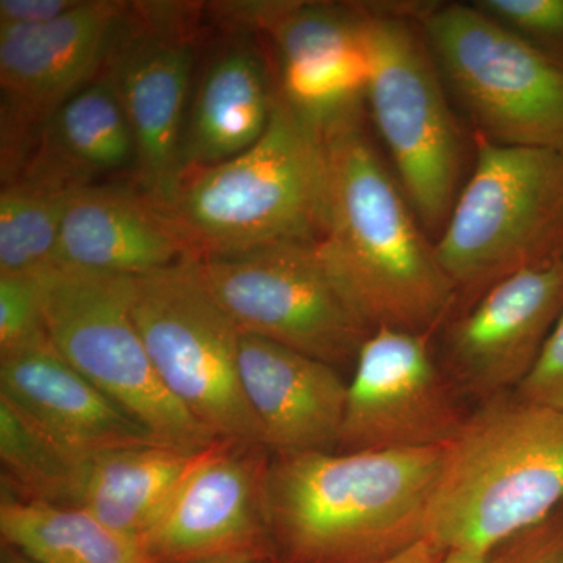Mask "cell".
<instances>
[{
  "label": "cell",
  "mask_w": 563,
  "mask_h": 563,
  "mask_svg": "<svg viewBox=\"0 0 563 563\" xmlns=\"http://www.w3.org/2000/svg\"><path fill=\"white\" fill-rule=\"evenodd\" d=\"M365 99L318 118L328 155L322 262L368 328L435 333L457 312V292L406 192L368 131Z\"/></svg>",
  "instance_id": "1"
},
{
  "label": "cell",
  "mask_w": 563,
  "mask_h": 563,
  "mask_svg": "<svg viewBox=\"0 0 563 563\" xmlns=\"http://www.w3.org/2000/svg\"><path fill=\"white\" fill-rule=\"evenodd\" d=\"M444 448L269 454L273 562L380 563L428 539Z\"/></svg>",
  "instance_id": "2"
},
{
  "label": "cell",
  "mask_w": 563,
  "mask_h": 563,
  "mask_svg": "<svg viewBox=\"0 0 563 563\" xmlns=\"http://www.w3.org/2000/svg\"><path fill=\"white\" fill-rule=\"evenodd\" d=\"M329 169L321 122L279 90L272 122L231 161L184 174L154 201L195 261L291 242H320Z\"/></svg>",
  "instance_id": "3"
},
{
  "label": "cell",
  "mask_w": 563,
  "mask_h": 563,
  "mask_svg": "<svg viewBox=\"0 0 563 563\" xmlns=\"http://www.w3.org/2000/svg\"><path fill=\"white\" fill-rule=\"evenodd\" d=\"M563 509V412L515 391L484 401L444 448L428 539L490 554Z\"/></svg>",
  "instance_id": "4"
},
{
  "label": "cell",
  "mask_w": 563,
  "mask_h": 563,
  "mask_svg": "<svg viewBox=\"0 0 563 563\" xmlns=\"http://www.w3.org/2000/svg\"><path fill=\"white\" fill-rule=\"evenodd\" d=\"M413 7L363 5L365 102L396 179L433 242L465 185L468 146Z\"/></svg>",
  "instance_id": "5"
},
{
  "label": "cell",
  "mask_w": 563,
  "mask_h": 563,
  "mask_svg": "<svg viewBox=\"0 0 563 563\" xmlns=\"http://www.w3.org/2000/svg\"><path fill=\"white\" fill-rule=\"evenodd\" d=\"M473 146V172L435 242L457 292L455 313L504 277L562 255L563 154L507 146L479 133Z\"/></svg>",
  "instance_id": "6"
},
{
  "label": "cell",
  "mask_w": 563,
  "mask_h": 563,
  "mask_svg": "<svg viewBox=\"0 0 563 563\" xmlns=\"http://www.w3.org/2000/svg\"><path fill=\"white\" fill-rule=\"evenodd\" d=\"M132 317L166 390L195 420L218 440L265 446L240 377L242 332L198 261L136 277Z\"/></svg>",
  "instance_id": "7"
},
{
  "label": "cell",
  "mask_w": 563,
  "mask_h": 563,
  "mask_svg": "<svg viewBox=\"0 0 563 563\" xmlns=\"http://www.w3.org/2000/svg\"><path fill=\"white\" fill-rule=\"evenodd\" d=\"M133 277L52 268L43 274L44 324L66 362L133 418L152 439L176 450L220 442L166 390L132 317Z\"/></svg>",
  "instance_id": "8"
},
{
  "label": "cell",
  "mask_w": 563,
  "mask_h": 563,
  "mask_svg": "<svg viewBox=\"0 0 563 563\" xmlns=\"http://www.w3.org/2000/svg\"><path fill=\"white\" fill-rule=\"evenodd\" d=\"M417 18L473 133L563 154L562 63L474 5L422 3Z\"/></svg>",
  "instance_id": "9"
},
{
  "label": "cell",
  "mask_w": 563,
  "mask_h": 563,
  "mask_svg": "<svg viewBox=\"0 0 563 563\" xmlns=\"http://www.w3.org/2000/svg\"><path fill=\"white\" fill-rule=\"evenodd\" d=\"M240 332L335 366L357 361L368 328L351 309L317 243L272 244L198 261Z\"/></svg>",
  "instance_id": "10"
},
{
  "label": "cell",
  "mask_w": 563,
  "mask_h": 563,
  "mask_svg": "<svg viewBox=\"0 0 563 563\" xmlns=\"http://www.w3.org/2000/svg\"><path fill=\"white\" fill-rule=\"evenodd\" d=\"M195 7L132 5L103 63L135 141V187L152 201L177 177L195 69Z\"/></svg>",
  "instance_id": "11"
},
{
  "label": "cell",
  "mask_w": 563,
  "mask_h": 563,
  "mask_svg": "<svg viewBox=\"0 0 563 563\" xmlns=\"http://www.w3.org/2000/svg\"><path fill=\"white\" fill-rule=\"evenodd\" d=\"M132 3L80 2L40 25H0L2 180L24 168L44 124L101 74Z\"/></svg>",
  "instance_id": "12"
},
{
  "label": "cell",
  "mask_w": 563,
  "mask_h": 563,
  "mask_svg": "<svg viewBox=\"0 0 563 563\" xmlns=\"http://www.w3.org/2000/svg\"><path fill=\"white\" fill-rule=\"evenodd\" d=\"M432 333L376 329L363 342L347 384L336 453L446 446L466 417L437 365Z\"/></svg>",
  "instance_id": "13"
},
{
  "label": "cell",
  "mask_w": 563,
  "mask_h": 563,
  "mask_svg": "<svg viewBox=\"0 0 563 563\" xmlns=\"http://www.w3.org/2000/svg\"><path fill=\"white\" fill-rule=\"evenodd\" d=\"M265 446L220 440L141 537L161 563L274 561L265 514Z\"/></svg>",
  "instance_id": "14"
},
{
  "label": "cell",
  "mask_w": 563,
  "mask_h": 563,
  "mask_svg": "<svg viewBox=\"0 0 563 563\" xmlns=\"http://www.w3.org/2000/svg\"><path fill=\"white\" fill-rule=\"evenodd\" d=\"M563 314V254L504 277L443 325L446 376L481 401L515 391Z\"/></svg>",
  "instance_id": "15"
},
{
  "label": "cell",
  "mask_w": 563,
  "mask_h": 563,
  "mask_svg": "<svg viewBox=\"0 0 563 563\" xmlns=\"http://www.w3.org/2000/svg\"><path fill=\"white\" fill-rule=\"evenodd\" d=\"M252 31L272 40L279 90L292 106L321 118L365 99L369 58L363 5L257 2Z\"/></svg>",
  "instance_id": "16"
},
{
  "label": "cell",
  "mask_w": 563,
  "mask_h": 563,
  "mask_svg": "<svg viewBox=\"0 0 563 563\" xmlns=\"http://www.w3.org/2000/svg\"><path fill=\"white\" fill-rule=\"evenodd\" d=\"M0 398L77 461L157 443L146 429L74 369L51 340L0 358Z\"/></svg>",
  "instance_id": "17"
},
{
  "label": "cell",
  "mask_w": 563,
  "mask_h": 563,
  "mask_svg": "<svg viewBox=\"0 0 563 563\" xmlns=\"http://www.w3.org/2000/svg\"><path fill=\"white\" fill-rule=\"evenodd\" d=\"M240 377L269 453L339 451L347 384L335 366L242 332Z\"/></svg>",
  "instance_id": "18"
},
{
  "label": "cell",
  "mask_w": 563,
  "mask_h": 563,
  "mask_svg": "<svg viewBox=\"0 0 563 563\" xmlns=\"http://www.w3.org/2000/svg\"><path fill=\"white\" fill-rule=\"evenodd\" d=\"M187 258V244L139 187L91 184L66 210L54 268L136 279Z\"/></svg>",
  "instance_id": "19"
},
{
  "label": "cell",
  "mask_w": 563,
  "mask_h": 563,
  "mask_svg": "<svg viewBox=\"0 0 563 563\" xmlns=\"http://www.w3.org/2000/svg\"><path fill=\"white\" fill-rule=\"evenodd\" d=\"M277 96L265 55L243 33L214 51L188 106L176 179L254 146L272 122Z\"/></svg>",
  "instance_id": "20"
},
{
  "label": "cell",
  "mask_w": 563,
  "mask_h": 563,
  "mask_svg": "<svg viewBox=\"0 0 563 563\" xmlns=\"http://www.w3.org/2000/svg\"><path fill=\"white\" fill-rule=\"evenodd\" d=\"M135 166V141L120 98L102 73L52 114L21 173L69 184ZM18 174V176H20Z\"/></svg>",
  "instance_id": "21"
},
{
  "label": "cell",
  "mask_w": 563,
  "mask_h": 563,
  "mask_svg": "<svg viewBox=\"0 0 563 563\" xmlns=\"http://www.w3.org/2000/svg\"><path fill=\"white\" fill-rule=\"evenodd\" d=\"M210 448L188 453L150 443L92 457L84 463L74 507L141 542Z\"/></svg>",
  "instance_id": "22"
},
{
  "label": "cell",
  "mask_w": 563,
  "mask_h": 563,
  "mask_svg": "<svg viewBox=\"0 0 563 563\" xmlns=\"http://www.w3.org/2000/svg\"><path fill=\"white\" fill-rule=\"evenodd\" d=\"M0 536L3 547L36 563H161L139 539L114 531L81 507L3 495Z\"/></svg>",
  "instance_id": "23"
},
{
  "label": "cell",
  "mask_w": 563,
  "mask_h": 563,
  "mask_svg": "<svg viewBox=\"0 0 563 563\" xmlns=\"http://www.w3.org/2000/svg\"><path fill=\"white\" fill-rule=\"evenodd\" d=\"M80 188L35 173L3 181L0 274H41L54 268L63 220Z\"/></svg>",
  "instance_id": "24"
},
{
  "label": "cell",
  "mask_w": 563,
  "mask_h": 563,
  "mask_svg": "<svg viewBox=\"0 0 563 563\" xmlns=\"http://www.w3.org/2000/svg\"><path fill=\"white\" fill-rule=\"evenodd\" d=\"M85 462L63 453L0 398L3 495L20 501L74 507Z\"/></svg>",
  "instance_id": "25"
},
{
  "label": "cell",
  "mask_w": 563,
  "mask_h": 563,
  "mask_svg": "<svg viewBox=\"0 0 563 563\" xmlns=\"http://www.w3.org/2000/svg\"><path fill=\"white\" fill-rule=\"evenodd\" d=\"M43 274H0V358L49 340L44 324Z\"/></svg>",
  "instance_id": "26"
},
{
  "label": "cell",
  "mask_w": 563,
  "mask_h": 563,
  "mask_svg": "<svg viewBox=\"0 0 563 563\" xmlns=\"http://www.w3.org/2000/svg\"><path fill=\"white\" fill-rule=\"evenodd\" d=\"M473 5L563 65V0H477Z\"/></svg>",
  "instance_id": "27"
},
{
  "label": "cell",
  "mask_w": 563,
  "mask_h": 563,
  "mask_svg": "<svg viewBox=\"0 0 563 563\" xmlns=\"http://www.w3.org/2000/svg\"><path fill=\"white\" fill-rule=\"evenodd\" d=\"M490 563H563V509L488 554Z\"/></svg>",
  "instance_id": "28"
},
{
  "label": "cell",
  "mask_w": 563,
  "mask_h": 563,
  "mask_svg": "<svg viewBox=\"0 0 563 563\" xmlns=\"http://www.w3.org/2000/svg\"><path fill=\"white\" fill-rule=\"evenodd\" d=\"M515 393L528 401L563 412V314L532 372Z\"/></svg>",
  "instance_id": "29"
},
{
  "label": "cell",
  "mask_w": 563,
  "mask_h": 563,
  "mask_svg": "<svg viewBox=\"0 0 563 563\" xmlns=\"http://www.w3.org/2000/svg\"><path fill=\"white\" fill-rule=\"evenodd\" d=\"M80 0H0V25H40L65 16Z\"/></svg>",
  "instance_id": "30"
},
{
  "label": "cell",
  "mask_w": 563,
  "mask_h": 563,
  "mask_svg": "<svg viewBox=\"0 0 563 563\" xmlns=\"http://www.w3.org/2000/svg\"><path fill=\"white\" fill-rule=\"evenodd\" d=\"M446 553L448 551H444L440 544L432 542L431 539H424L404 553L380 563H440Z\"/></svg>",
  "instance_id": "31"
},
{
  "label": "cell",
  "mask_w": 563,
  "mask_h": 563,
  "mask_svg": "<svg viewBox=\"0 0 563 563\" xmlns=\"http://www.w3.org/2000/svg\"><path fill=\"white\" fill-rule=\"evenodd\" d=\"M440 563H490V561H488V554L477 553V551L453 550L448 551Z\"/></svg>",
  "instance_id": "32"
},
{
  "label": "cell",
  "mask_w": 563,
  "mask_h": 563,
  "mask_svg": "<svg viewBox=\"0 0 563 563\" xmlns=\"http://www.w3.org/2000/svg\"><path fill=\"white\" fill-rule=\"evenodd\" d=\"M2 563H36L31 561V559L25 558L21 553H18L13 548L5 547L3 548Z\"/></svg>",
  "instance_id": "33"
},
{
  "label": "cell",
  "mask_w": 563,
  "mask_h": 563,
  "mask_svg": "<svg viewBox=\"0 0 563 563\" xmlns=\"http://www.w3.org/2000/svg\"><path fill=\"white\" fill-rule=\"evenodd\" d=\"M558 250L563 254V206L561 211V222H559Z\"/></svg>",
  "instance_id": "34"
},
{
  "label": "cell",
  "mask_w": 563,
  "mask_h": 563,
  "mask_svg": "<svg viewBox=\"0 0 563 563\" xmlns=\"http://www.w3.org/2000/svg\"><path fill=\"white\" fill-rule=\"evenodd\" d=\"M224 563H268V562H257V561H236V562H224Z\"/></svg>",
  "instance_id": "35"
}]
</instances>
